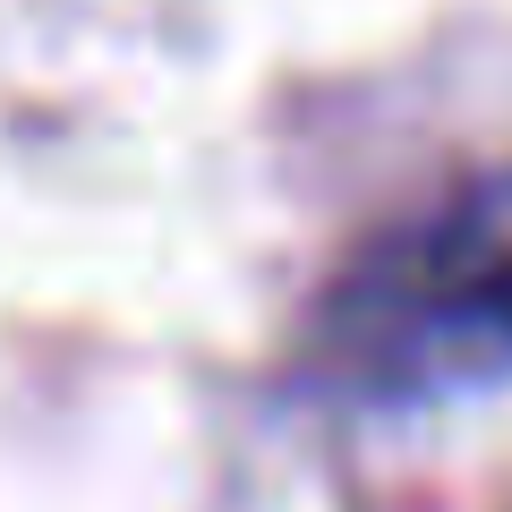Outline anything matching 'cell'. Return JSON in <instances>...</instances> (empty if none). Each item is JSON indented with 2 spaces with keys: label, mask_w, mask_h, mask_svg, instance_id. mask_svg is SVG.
<instances>
[{
  "label": "cell",
  "mask_w": 512,
  "mask_h": 512,
  "mask_svg": "<svg viewBox=\"0 0 512 512\" xmlns=\"http://www.w3.org/2000/svg\"><path fill=\"white\" fill-rule=\"evenodd\" d=\"M325 367L367 402H436L512 376V171L461 180L350 256Z\"/></svg>",
  "instance_id": "6da1fadb"
}]
</instances>
